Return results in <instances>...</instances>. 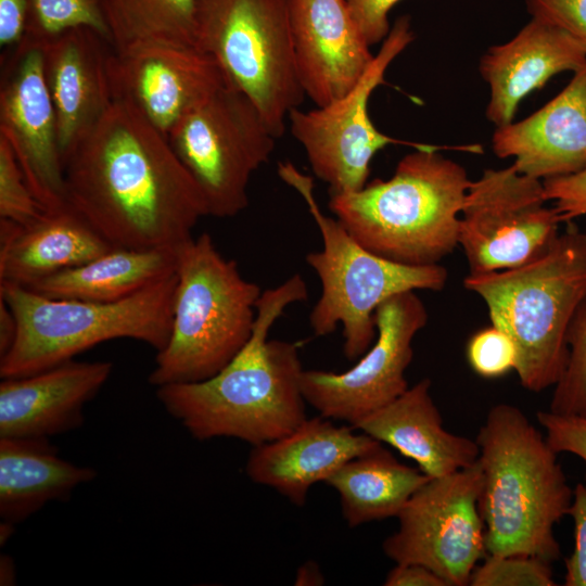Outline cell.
Returning <instances> with one entry per match:
<instances>
[{
  "label": "cell",
  "mask_w": 586,
  "mask_h": 586,
  "mask_svg": "<svg viewBox=\"0 0 586 586\" xmlns=\"http://www.w3.org/2000/svg\"><path fill=\"white\" fill-rule=\"evenodd\" d=\"M429 316L416 291L396 294L374 313L377 337L351 369L344 372L304 370L303 396L320 416L348 424L383 407L409 386L405 372L412 342Z\"/></svg>",
  "instance_id": "5bb4252c"
},
{
  "label": "cell",
  "mask_w": 586,
  "mask_h": 586,
  "mask_svg": "<svg viewBox=\"0 0 586 586\" xmlns=\"http://www.w3.org/2000/svg\"><path fill=\"white\" fill-rule=\"evenodd\" d=\"M412 40L409 18L399 17L351 91L326 106L310 111L297 107L290 113V131L303 146L315 176L329 186L330 195L362 189L368 183L373 156L388 144L432 146L407 143L382 133L368 113L373 90L384 82L386 69Z\"/></svg>",
  "instance_id": "8fae6325"
},
{
  "label": "cell",
  "mask_w": 586,
  "mask_h": 586,
  "mask_svg": "<svg viewBox=\"0 0 586 586\" xmlns=\"http://www.w3.org/2000/svg\"><path fill=\"white\" fill-rule=\"evenodd\" d=\"M195 9L196 0H103L115 52L155 43L195 47Z\"/></svg>",
  "instance_id": "83f0119b"
},
{
  "label": "cell",
  "mask_w": 586,
  "mask_h": 586,
  "mask_svg": "<svg viewBox=\"0 0 586 586\" xmlns=\"http://www.w3.org/2000/svg\"><path fill=\"white\" fill-rule=\"evenodd\" d=\"M67 203L113 247L177 250L208 216L168 138L114 100L63 162Z\"/></svg>",
  "instance_id": "6da1fadb"
},
{
  "label": "cell",
  "mask_w": 586,
  "mask_h": 586,
  "mask_svg": "<svg viewBox=\"0 0 586 586\" xmlns=\"http://www.w3.org/2000/svg\"><path fill=\"white\" fill-rule=\"evenodd\" d=\"M550 562L528 555H487L473 570L470 586H555Z\"/></svg>",
  "instance_id": "4dcf8cb0"
},
{
  "label": "cell",
  "mask_w": 586,
  "mask_h": 586,
  "mask_svg": "<svg viewBox=\"0 0 586 586\" xmlns=\"http://www.w3.org/2000/svg\"><path fill=\"white\" fill-rule=\"evenodd\" d=\"M586 65V48L564 29L532 17L511 40L491 47L480 73L491 90L486 118L496 128L512 123L522 99L561 72Z\"/></svg>",
  "instance_id": "7402d4cb"
},
{
  "label": "cell",
  "mask_w": 586,
  "mask_h": 586,
  "mask_svg": "<svg viewBox=\"0 0 586 586\" xmlns=\"http://www.w3.org/2000/svg\"><path fill=\"white\" fill-rule=\"evenodd\" d=\"M537 421L545 429L546 441L557 453H570L586 463V418L538 411ZM586 476V475H585Z\"/></svg>",
  "instance_id": "836d02e7"
},
{
  "label": "cell",
  "mask_w": 586,
  "mask_h": 586,
  "mask_svg": "<svg viewBox=\"0 0 586 586\" xmlns=\"http://www.w3.org/2000/svg\"><path fill=\"white\" fill-rule=\"evenodd\" d=\"M97 475L58 456L48 440L0 438V517L15 525L52 500H65Z\"/></svg>",
  "instance_id": "d4e9b609"
},
{
  "label": "cell",
  "mask_w": 586,
  "mask_h": 586,
  "mask_svg": "<svg viewBox=\"0 0 586 586\" xmlns=\"http://www.w3.org/2000/svg\"><path fill=\"white\" fill-rule=\"evenodd\" d=\"M400 0H345L349 13L371 47L383 41L391 28L388 13Z\"/></svg>",
  "instance_id": "74e56055"
},
{
  "label": "cell",
  "mask_w": 586,
  "mask_h": 586,
  "mask_svg": "<svg viewBox=\"0 0 586 586\" xmlns=\"http://www.w3.org/2000/svg\"><path fill=\"white\" fill-rule=\"evenodd\" d=\"M492 146L498 157H513L520 173L540 180L585 168L586 65L534 114L497 127Z\"/></svg>",
  "instance_id": "44dd1931"
},
{
  "label": "cell",
  "mask_w": 586,
  "mask_h": 586,
  "mask_svg": "<svg viewBox=\"0 0 586 586\" xmlns=\"http://www.w3.org/2000/svg\"><path fill=\"white\" fill-rule=\"evenodd\" d=\"M175 269V250L114 247L28 289L51 298L107 303L131 296L173 275Z\"/></svg>",
  "instance_id": "484cf974"
},
{
  "label": "cell",
  "mask_w": 586,
  "mask_h": 586,
  "mask_svg": "<svg viewBox=\"0 0 586 586\" xmlns=\"http://www.w3.org/2000/svg\"><path fill=\"white\" fill-rule=\"evenodd\" d=\"M424 378L383 407L352 425L412 459L429 477L443 476L474 464L476 441L448 432Z\"/></svg>",
  "instance_id": "603a6c76"
},
{
  "label": "cell",
  "mask_w": 586,
  "mask_h": 586,
  "mask_svg": "<svg viewBox=\"0 0 586 586\" xmlns=\"http://www.w3.org/2000/svg\"><path fill=\"white\" fill-rule=\"evenodd\" d=\"M467 359L476 374L495 379L514 370L517 349L509 335L492 324L470 337Z\"/></svg>",
  "instance_id": "d6a6232c"
},
{
  "label": "cell",
  "mask_w": 586,
  "mask_h": 586,
  "mask_svg": "<svg viewBox=\"0 0 586 586\" xmlns=\"http://www.w3.org/2000/svg\"><path fill=\"white\" fill-rule=\"evenodd\" d=\"M430 477L399 462L382 444L353 458L326 483L334 488L349 527L397 517Z\"/></svg>",
  "instance_id": "4316f807"
},
{
  "label": "cell",
  "mask_w": 586,
  "mask_h": 586,
  "mask_svg": "<svg viewBox=\"0 0 586 586\" xmlns=\"http://www.w3.org/2000/svg\"><path fill=\"white\" fill-rule=\"evenodd\" d=\"M385 586H447L432 570L418 563H396L384 579Z\"/></svg>",
  "instance_id": "ab89813d"
},
{
  "label": "cell",
  "mask_w": 586,
  "mask_h": 586,
  "mask_svg": "<svg viewBox=\"0 0 586 586\" xmlns=\"http://www.w3.org/2000/svg\"><path fill=\"white\" fill-rule=\"evenodd\" d=\"M167 138L202 192L208 216L217 218L247 207L250 180L270 160L277 139L251 99L226 81Z\"/></svg>",
  "instance_id": "30bf717a"
},
{
  "label": "cell",
  "mask_w": 586,
  "mask_h": 586,
  "mask_svg": "<svg viewBox=\"0 0 586 586\" xmlns=\"http://www.w3.org/2000/svg\"><path fill=\"white\" fill-rule=\"evenodd\" d=\"M0 79V135L44 211L67 203L56 117L40 41L24 37L7 50Z\"/></svg>",
  "instance_id": "9a60e30c"
},
{
  "label": "cell",
  "mask_w": 586,
  "mask_h": 586,
  "mask_svg": "<svg viewBox=\"0 0 586 586\" xmlns=\"http://www.w3.org/2000/svg\"><path fill=\"white\" fill-rule=\"evenodd\" d=\"M277 171L303 198L322 239V249L305 257L321 283L309 315L311 330L326 336L341 326L344 356L359 359L377 337L374 313L384 301L407 291H441L448 272L440 264L405 265L372 253L321 211L311 177L291 162H280Z\"/></svg>",
  "instance_id": "ba28073f"
},
{
  "label": "cell",
  "mask_w": 586,
  "mask_h": 586,
  "mask_svg": "<svg viewBox=\"0 0 586 586\" xmlns=\"http://www.w3.org/2000/svg\"><path fill=\"white\" fill-rule=\"evenodd\" d=\"M107 74L113 100L132 104L166 137L226 81L216 61L198 48L162 43L112 50Z\"/></svg>",
  "instance_id": "2e32d148"
},
{
  "label": "cell",
  "mask_w": 586,
  "mask_h": 586,
  "mask_svg": "<svg viewBox=\"0 0 586 586\" xmlns=\"http://www.w3.org/2000/svg\"><path fill=\"white\" fill-rule=\"evenodd\" d=\"M352 425H335L329 418H306L289 434L253 446L246 475L276 489L292 504H305L309 488L324 482L343 464L382 443Z\"/></svg>",
  "instance_id": "ffe728a7"
},
{
  "label": "cell",
  "mask_w": 586,
  "mask_h": 586,
  "mask_svg": "<svg viewBox=\"0 0 586 586\" xmlns=\"http://www.w3.org/2000/svg\"><path fill=\"white\" fill-rule=\"evenodd\" d=\"M532 17L556 25L586 48V0H525Z\"/></svg>",
  "instance_id": "e575fe53"
},
{
  "label": "cell",
  "mask_w": 586,
  "mask_h": 586,
  "mask_svg": "<svg viewBox=\"0 0 586 586\" xmlns=\"http://www.w3.org/2000/svg\"><path fill=\"white\" fill-rule=\"evenodd\" d=\"M111 249L68 203L26 224L0 219V282L29 288Z\"/></svg>",
  "instance_id": "cb8c5ba5"
},
{
  "label": "cell",
  "mask_w": 586,
  "mask_h": 586,
  "mask_svg": "<svg viewBox=\"0 0 586 586\" xmlns=\"http://www.w3.org/2000/svg\"><path fill=\"white\" fill-rule=\"evenodd\" d=\"M43 211L24 177L12 146L0 135V219L26 224Z\"/></svg>",
  "instance_id": "1f68e13d"
},
{
  "label": "cell",
  "mask_w": 586,
  "mask_h": 586,
  "mask_svg": "<svg viewBox=\"0 0 586 586\" xmlns=\"http://www.w3.org/2000/svg\"><path fill=\"white\" fill-rule=\"evenodd\" d=\"M112 371L111 361L73 359L30 375L2 379L0 438L48 440L80 426L86 404Z\"/></svg>",
  "instance_id": "ac0fdd59"
},
{
  "label": "cell",
  "mask_w": 586,
  "mask_h": 586,
  "mask_svg": "<svg viewBox=\"0 0 586 586\" xmlns=\"http://www.w3.org/2000/svg\"><path fill=\"white\" fill-rule=\"evenodd\" d=\"M298 79L316 106L351 91L374 55L345 0H288Z\"/></svg>",
  "instance_id": "e0dca14e"
},
{
  "label": "cell",
  "mask_w": 586,
  "mask_h": 586,
  "mask_svg": "<svg viewBox=\"0 0 586 586\" xmlns=\"http://www.w3.org/2000/svg\"><path fill=\"white\" fill-rule=\"evenodd\" d=\"M13 562L7 557H1V584L10 585L13 582Z\"/></svg>",
  "instance_id": "7bdbcfd3"
},
{
  "label": "cell",
  "mask_w": 586,
  "mask_h": 586,
  "mask_svg": "<svg viewBox=\"0 0 586 586\" xmlns=\"http://www.w3.org/2000/svg\"><path fill=\"white\" fill-rule=\"evenodd\" d=\"M40 42L64 162L114 101L107 74L113 49L88 27L72 28Z\"/></svg>",
  "instance_id": "d6986e66"
},
{
  "label": "cell",
  "mask_w": 586,
  "mask_h": 586,
  "mask_svg": "<svg viewBox=\"0 0 586 586\" xmlns=\"http://www.w3.org/2000/svg\"><path fill=\"white\" fill-rule=\"evenodd\" d=\"M574 524V548L565 558V586H586V484L573 488L569 513Z\"/></svg>",
  "instance_id": "8d00e7d4"
},
{
  "label": "cell",
  "mask_w": 586,
  "mask_h": 586,
  "mask_svg": "<svg viewBox=\"0 0 586 586\" xmlns=\"http://www.w3.org/2000/svg\"><path fill=\"white\" fill-rule=\"evenodd\" d=\"M16 335V320L10 307L0 300V357L12 346Z\"/></svg>",
  "instance_id": "60d3db41"
},
{
  "label": "cell",
  "mask_w": 586,
  "mask_h": 586,
  "mask_svg": "<svg viewBox=\"0 0 586 586\" xmlns=\"http://www.w3.org/2000/svg\"><path fill=\"white\" fill-rule=\"evenodd\" d=\"M176 273L115 302L51 298L0 282V300L12 310L16 335L0 357L1 379L30 375L100 343L132 339L161 351L168 342Z\"/></svg>",
  "instance_id": "52a82bcc"
},
{
  "label": "cell",
  "mask_w": 586,
  "mask_h": 586,
  "mask_svg": "<svg viewBox=\"0 0 586 586\" xmlns=\"http://www.w3.org/2000/svg\"><path fill=\"white\" fill-rule=\"evenodd\" d=\"M77 27L98 31L112 46L103 0H29L25 37L43 41Z\"/></svg>",
  "instance_id": "f1b7e54d"
},
{
  "label": "cell",
  "mask_w": 586,
  "mask_h": 586,
  "mask_svg": "<svg viewBox=\"0 0 586 586\" xmlns=\"http://www.w3.org/2000/svg\"><path fill=\"white\" fill-rule=\"evenodd\" d=\"M568 347V362L553 385L549 411L586 418V298L569 328Z\"/></svg>",
  "instance_id": "f546056e"
},
{
  "label": "cell",
  "mask_w": 586,
  "mask_h": 586,
  "mask_svg": "<svg viewBox=\"0 0 586 586\" xmlns=\"http://www.w3.org/2000/svg\"><path fill=\"white\" fill-rule=\"evenodd\" d=\"M463 285L512 340L520 384L535 393L553 386L568 362L569 328L586 298V232L569 221L540 256L510 269L469 273Z\"/></svg>",
  "instance_id": "5b68a950"
},
{
  "label": "cell",
  "mask_w": 586,
  "mask_h": 586,
  "mask_svg": "<svg viewBox=\"0 0 586 586\" xmlns=\"http://www.w3.org/2000/svg\"><path fill=\"white\" fill-rule=\"evenodd\" d=\"M323 582L324 578L317 563L306 562L298 568L295 578V585H322Z\"/></svg>",
  "instance_id": "b9f144b4"
},
{
  "label": "cell",
  "mask_w": 586,
  "mask_h": 586,
  "mask_svg": "<svg viewBox=\"0 0 586 586\" xmlns=\"http://www.w3.org/2000/svg\"><path fill=\"white\" fill-rule=\"evenodd\" d=\"M547 201L553 207L562 222L586 215V167L561 177L543 180Z\"/></svg>",
  "instance_id": "d590c367"
},
{
  "label": "cell",
  "mask_w": 586,
  "mask_h": 586,
  "mask_svg": "<svg viewBox=\"0 0 586 586\" xmlns=\"http://www.w3.org/2000/svg\"><path fill=\"white\" fill-rule=\"evenodd\" d=\"M547 202L543 180L513 164L485 169L471 181L458 231L469 273L514 268L545 253L562 222Z\"/></svg>",
  "instance_id": "4fadbf2b"
},
{
  "label": "cell",
  "mask_w": 586,
  "mask_h": 586,
  "mask_svg": "<svg viewBox=\"0 0 586 586\" xmlns=\"http://www.w3.org/2000/svg\"><path fill=\"white\" fill-rule=\"evenodd\" d=\"M475 441L487 555L558 560L553 528L573 498L558 454L519 407L505 403L489 409Z\"/></svg>",
  "instance_id": "3957f363"
},
{
  "label": "cell",
  "mask_w": 586,
  "mask_h": 586,
  "mask_svg": "<svg viewBox=\"0 0 586 586\" xmlns=\"http://www.w3.org/2000/svg\"><path fill=\"white\" fill-rule=\"evenodd\" d=\"M416 149L387 180L330 195L329 208L366 249L412 266L440 264L458 246L461 208L471 180L457 162Z\"/></svg>",
  "instance_id": "277c9868"
},
{
  "label": "cell",
  "mask_w": 586,
  "mask_h": 586,
  "mask_svg": "<svg viewBox=\"0 0 586 586\" xmlns=\"http://www.w3.org/2000/svg\"><path fill=\"white\" fill-rule=\"evenodd\" d=\"M195 47L212 56L227 84L256 105L281 138L304 102L288 0H196Z\"/></svg>",
  "instance_id": "9c48e42d"
},
{
  "label": "cell",
  "mask_w": 586,
  "mask_h": 586,
  "mask_svg": "<svg viewBox=\"0 0 586 586\" xmlns=\"http://www.w3.org/2000/svg\"><path fill=\"white\" fill-rule=\"evenodd\" d=\"M175 273L170 335L149 375L156 387L203 381L220 371L250 340L263 293L206 232L176 250Z\"/></svg>",
  "instance_id": "8992f818"
},
{
  "label": "cell",
  "mask_w": 586,
  "mask_h": 586,
  "mask_svg": "<svg viewBox=\"0 0 586 586\" xmlns=\"http://www.w3.org/2000/svg\"><path fill=\"white\" fill-rule=\"evenodd\" d=\"M481 491L479 460L430 477L396 517L398 530L384 539V555L395 563L424 565L447 586L469 585L477 562L487 556Z\"/></svg>",
  "instance_id": "7c38bea8"
},
{
  "label": "cell",
  "mask_w": 586,
  "mask_h": 586,
  "mask_svg": "<svg viewBox=\"0 0 586 586\" xmlns=\"http://www.w3.org/2000/svg\"><path fill=\"white\" fill-rule=\"evenodd\" d=\"M307 296L298 273L263 291L243 348L206 380L156 387L164 409L200 441L234 437L257 446L292 432L307 418L298 345L268 335L285 308Z\"/></svg>",
  "instance_id": "7a4b0ae2"
},
{
  "label": "cell",
  "mask_w": 586,
  "mask_h": 586,
  "mask_svg": "<svg viewBox=\"0 0 586 586\" xmlns=\"http://www.w3.org/2000/svg\"><path fill=\"white\" fill-rule=\"evenodd\" d=\"M29 0H0V46L10 50L26 34Z\"/></svg>",
  "instance_id": "f35d334b"
}]
</instances>
